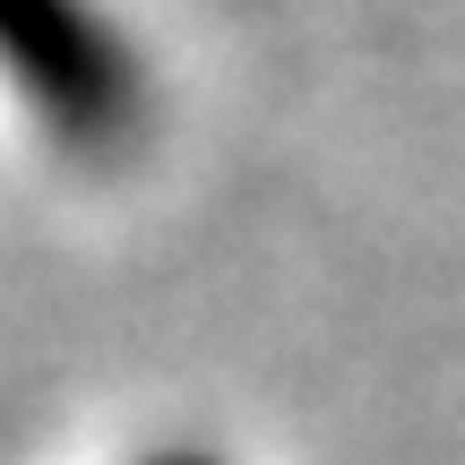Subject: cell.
<instances>
[{"instance_id": "6da1fadb", "label": "cell", "mask_w": 465, "mask_h": 465, "mask_svg": "<svg viewBox=\"0 0 465 465\" xmlns=\"http://www.w3.org/2000/svg\"><path fill=\"white\" fill-rule=\"evenodd\" d=\"M0 69L26 86L35 121L78 155L121 147L147 121V78L95 0H0Z\"/></svg>"}, {"instance_id": "7a4b0ae2", "label": "cell", "mask_w": 465, "mask_h": 465, "mask_svg": "<svg viewBox=\"0 0 465 465\" xmlns=\"http://www.w3.org/2000/svg\"><path fill=\"white\" fill-rule=\"evenodd\" d=\"M155 465H207V457H155Z\"/></svg>"}]
</instances>
